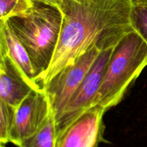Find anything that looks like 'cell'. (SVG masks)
Returning <instances> with one entry per match:
<instances>
[{
  "mask_svg": "<svg viewBox=\"0 0 147 147\" xmlns=\"http://www.w3.org/2000/svg\"><path fill=\"white\" fill-rule=\"evenodd\" d=\"M0 48L7 52L27 79L39 87L36 83L35 74L28 53L4 20H0Z\"/></svg>",
  "mask_w": 147,
  "mask_h": 147,
  "instance_id": "9",
  "label": "cell"
},
{
  "mask_svg": "<svg viewBox=\"0 0 147 147\" xmlns=\"http://www.w3.org/2000/svg\"><path fill=\"white\" fill-rule=\"evenodd\" d=\"M0 58V100L17 108L33 89L40 88L27 79L7 52L1 48Z\"/></svg>",
  "mask_w": 147,
  "mask_h": 147,
  "instance_id": "8",
  "label": "cell"
},
{
  "mask_svg": "<svg viewBox=\"0 0 147 147\" xmlns=\"http://www.w3.org/2000/svg\"><path fill=\"white\" fill-rule=\"evenodd\" d=\"M17 108L0 100V142H10V135L14 125Z\"/></svg>",
  "mask_w": 147,
  "mask_h": 147,
  "instance_id": "12",
  "label": "cell"
},
{
  "mask_svg": "<svg viewBox=\"0 0 147 147\" xmlns=\"http://www.w3.org/2000/svg\"><path fill=\"white\" fill-rule=\"evenodd\" d=\"M58 7L63 15L60 38L51 64L38 83L40 89L93 48H112L134 31L131 0H61Z\"/></svg>",
  "mask_w": 147,
  "mask_h": 147,
  "instance_id": "1",
  "label": "cell"
},
{
  "mask_svg": "<svg viewBox=\"0 0 147 147\" xmlns=\"http://www.w3.org/2000/svg\"><path fill=\"white\" fill-rule=\"evenodd\" d=\"M130 20L134 30L147 43V0H131Z\"/></svg>",
  "mask_w": 147,
  "mask_h": 147,
  "instance_id": "11",
  "label": "cell"
},
{
  "mask_svg": "<svg viewBox=\"0 0 147 147\" xmlns=\"http://www.w3.org/2000/svg\"><path fill=\"white\" fill-rule=\"evenodd\" d=\"M100 50L94 47L53 76L42 87L54 114L55 121L59 118L78 88L82 83Z\"/></svg>",
  "mask_w": 147,
  "mask_h": 147,
  "instance_id": "4",
  "label": "cell"
},
{
  "mask_svg": "<svg viewBox=\"0 0 147 147\" xmlns=\"http://www.w3.org/2000/svg\"><path fill=\"white\" fill-rule=\"evenodd\" d=\"M113 48L100 52L64 110L55 121L57 135L83 112L92 107Z\"/></svg>",
  "mask_w": 147,
  "mask_h": 147,
  "instance_id": "5",
  "label": "cell"
},
{
  "mask_svg": "<svg viewBox=\"0 0 147 147\" xmlns=\"http://www.w3.org/2000/svg\"><path fill=\"white\" fill-rule=\"evenodd\" d=\"M0 147H6V146L4 145V144H1V146Z\"/></svg>",
  "mask_w": 147,
  "mask_h": 147,
  "instance_id": "15",
  "label": "cell"
},
{
  "mask_svg": "<svg viewBox=\"0 0 147 147\" xmlns=\"http://www.w3.org/2000/svg\"><path fill=\"white\" fill-rule=\"evenodd\" d=\"M51 112L50 102L44 91L33 89L17 108L10 142L19 146L39 129Z\"/></svg>",
  "mask_w": 147,
  "mask_h": 147,
  "instance_id": "7",
  "label": "cell"
},
{
  "mask_svg": "<svg viewBox=\"0 0 147 147\" xmlns=\"http://www.w3.org/2000/svg\"><path fill=\"white\" fill-rule=\"evenodd\" d=\"M106 111L91 107L57 135L56 147H98L104 138L103 115Z\"/></svg>",
  "mask_w": 147,
  "mask_h": 147,
  "instance_id": "6",
  "label": "cell"
},
{
  "mask_svg": "<svg viewBox=\"0 0 147 147\" xmlns=\"http://www.w3.org/2000/svg\"><path fill=\"white\" fill-rule=\"evenodd\" d=\"M32 5V0H0V20L24 12Z\"/></svg>",
  "mask_w": 147,
  "mask_h": 147,
  "instance_id": "13",
  "label": "cell"
},
{
  "mask_svg": "<svg viewBox=\"0 0 147 147\" xmlns=\"http://www.w3.org/2000/svg\"><path fill=\"white\" fill-rule=\"evenodd\" d=\"M32 1H41V2L46 3V4H52V5L57 6L58 7L59 4H60L61 0H32Z\"/></svg>",
  "mask_w": 147,
  "mask_h": 147,
  "instance_id": "14",
  "label": "cell"
},
{
  "mask_svg": "<svg viewBox=\"0 0 147 147\" xmlns=\"http://www.w3.org/2000/svg\"><path fill=\"white\" fill-rule=\"evenodd\" d=\"M57 137L54 114L52 112L39 129L18 147H56Z\"/></svg>",
  "mask_w": 147,
  "mask_h": 147,
  "instance_id": "10",
  "label": "cell"
},
{
  "mask_svg": "<svg viewBox=\"0 0 147 147\" xmlns=\"http://www.w3.org/2000/svg\"><path fill=\"white\" fill-rule=\"evenodd\" d=\"M147 66V43L136 32L126 34L112 50L92 107L116 106Z\"/></svg>",
  "mask_w": 147,
  "mask_h": 147,
  "instance_id": "3",
  "label": "cell"
},
{
  "mask_svg": "<svg viewBox=\"0 0 147 147\" xmlns=\"http://www.w3.org/2000/svg\"><path fill=\"white\" fill-rule=\"evenodd\" d=\"M4 21L28 53L38 84L51 64L60 38L63 22L60 8L32 1L28 10Z\"/></svg>",
  "mask_w": 147,
  "mask_h": 147,
  "instance_id": "2",
  "label": "cell"
}]
</instances>
